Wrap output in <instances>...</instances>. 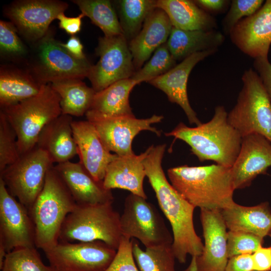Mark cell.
Returning a JSON list of instances; mask_svg holds the SVG:
<instances>
[{"mask_svg": "<svg viewBox=\"0 0 271 271\" xmlns=\"http://www.w3.org/2000/svg\"><path fill=\"white\" fill-rule=\"evenodd\" d=\"M120 223L122 236L136 238L146 248L173 243V237L156 208L138 195L126 197Z\"/></svg>", "mask_w": 271, "mask_h": 271, "instance_id": "30bf717a", "label": "cell"}, {"mask_svg": "<svg viewBox=\"0 0 271 271\" xmlns=\"http://www.w3.org/2000/svg\"><path fill=\"white\" fill-rule=\"evenodd\" d=\"M263 238L254 234L238 231L227 232L228 258L242 254H252L262 246Z\"/></svg>", "mask_w": 271, "mask_h": 271, "instance_id": "74e56055", "label": "cell"}, {"mask_svg": "<svg viewBox=\"0 0 271 271\" xmlns=\"http://www.w3.org/2000/svg\"><path fill=\"white\" fill-rule=\"evenodd\" d=\"M217 51L212 50L194 53L167 73L148 82L164 92L170 102L179 105L185 113L190 124L199 125L202 122L188 99L187 83L189 75L197 64Z\"/></svg>", "mask_w": 271, "mask_h": 271, "instance_id": "d6986e66", "label": "cell"}, {"mask_svg": "<svg viewBox=\"0 0 271 271\" xmlns=\"http://www.w3.org/2000/svg\"><path fill=\"white\" fill-rule=\"evenodd\" d=\"M253 66L271 99V63L268 58H258L254 59Z\"/></svg>", "mask_w": 271, "mask_h": 271, "instance_id": "60d3db41", "label": "cell"}, {"mask_svg": "<svg viewBox=\"0 0 271 271\" xmlns=\"http://www.w3.org/2000/svg\"><path fill=\"white\" fill-rule=\"evenodd\" d=\"M85 17L99 27L106 37L122 35L119 20L111 2L108 0H72Z\"/></svg>", "mask_w": 271, "mask_h": 271, "instance_id": "1f68e13d", "label": "cell"}, {"mask_svg": "<svg viewBox=\"0 0 271 271\" xmlns=\"http://www.w3.org/2000/svg\"><path fill=\"white\" fill-rule=\"evenodd\" d=\"M251 257L254 271H271V246L260 247Z\"/></svg>", "mask_w": 271, "mask_h": 271, "instance_id": "b9f144b4", "label": "cell"}, {"mask_svg": "<svg viewBox=\"0 0 271 271\" xmlns=\"http://www.w3.org/2000/svg\"><path fill=\"white\" fill-rule=\"evenodd\" d=\"M3 271H58L51 265H46L36 247H21L7 253Z\"/></svg>", "mask_w": 271, "mask_h": 271, "instance_id": "836d02e7", "label": "cell"}, {"mask_svg": "<svg viewBox=\"0 0 271 271\" xmlns=\"http://www.w3.org/2000/svg\"><path fill=\"white\" fill-rule=\"evenodd\" d=\"M221 211L229 230L251 233L262 238L271 230V210L267 202L249 207L235 203Z\"/></svg>", "mask_w": 271, "mask_h": 271, "instance_id": "4316f807", "label": "cell"}, {"mask_svg": "<svg viewBox=\"0 0 271 271\" xmlns=\"http://www.w3.org/2000/svg\"><path fill=\"white\" fill-rule=\"evenodd\" d=\"M271 167V143L264 136L252 133L242 138L240 149L231 167L234 189L249 186L259 175Z\"/></svg>", "mask_w": 271, "mask_h": 271, "instance_id": "ac0fdd59", "label": "cell"}, {"mask_svg": "<svg viewBox=\"0 0 271 271\" xmlns=\"http://www.w3.org/2000/svg\"><path fill=\"white\" fill-rule=\"evenodd\" d=\"M53 166L48 171L43 188L29 211L35 226L36 246L44 252L59 242L64 220L77 205Z\"/></svg>", "mask_w": 271, "mask_h": 271, "instance_id": "277c9868", "label": "cell"}, {"mask_svg": "<svg viewBox=\"0 0 271 271\" xmlns=\"http://www.w3.org/2000/svg\"><path fill=\"white\" fill-rule=\"evenodd\" d=\"M58 0H19L7 6L5 14L27 41L36 43L49 31L51 22L67 10Z\"/></svg>", "mask_w": 271, "mask_h": 271, "instance_id": "4fadbf2b", "label": "cell"}, {"mask_svg": "<svg viewBox=\"0 0 271 271\" xmlns=\"http://www.w3.org/2000/svg\"><path fill=\"white\" fill-rule=\"evenodd\" d=\"M53 163L48 154L35 146L0 172L10 194L29 211L43 188Z\"/></svg>", "mask_w": 271, "mask_h": 271, "instance_id": "9c48e42d", "label": "cell"}, {"mask_svg": "<svg viewBox=\"0 0 271 271\" xmlns=\"http://www.w3.org/2000/svg\"><path fill=\"white\" fill-rule=\"evenodd\" d=\"M72 127L79 163L96 181L102 182L107 166L117 155L106 148L90 121L73 120Z\"/></svg>", "mask_w": 271, "mask_h": 271, "instance_id": "ffe728a7", "label": "cell"}, {"mask_svg": "<svg viewBox=\"0 0 271 271\" xmlns=\"http://www.w3.org/2000/svg\"><path fill=\"white\" fill-rule=\"evenodd\" d=\"M0 246L7 253L36 247L35 230L27 208L12 195L0 179Z\"/></svg>", "mask_w": 271, "mask_h": 271, "instance_id": "5bb4252c", "label": "cell"}, {"mask_svg": "<svg viewBox=\"0 0 271 271\" xmlns=\"http://www.w3.org/2000/svg\"><path fill=\"white\" fill-rule=\"evenodd\" d=\"M60 45L72 56L79 60H85L83 46L76 36H71L66 43L60 42Z\"/></svg>", "mask_w": 271, "mask_h": 271, "instance_id": "f6af8a7d", "label": "cell"}, {"mask_svg": "<svg viewBox=\"0 0 271 271\" xmlns=\"http://www.w3.org/2000/svg\"><path fill=\"white\" fill-rule=\"evenodd\" d=\"M227 115L223 106H217L208 122L194 127L180 122L165 134L185 142L200 161H212L231 168L239 154L242 137L229 123Z\"/></svg>", "mask_w": 271, "mask_h": 271, "instance_id": "3957f363", "label": "cell"}, {"mask_svg": "<svg viewBox=\"0 0 271 271\" xmlns=\"http://www.w3.org/2000/svg\"><path fill=\"white\" fill-rule=\"evenodd\" d=\"M71 116L61 114L40 133L36 147L46 152L54 164L69 161L78 155Z\"/></svg>", "mask_w": 271, "mask_h": 271, "instance_id": "cb8c5ba5", "label": "cell"}, {"mask_svg": "<svg viewBox=\"0 0 271 271\" xmlns=\"http://www.w3.org/2000/svg\"><path fill=\"white\" fill-rule=\"evenodd\" d=\"M117 250L101 241L73 243L59 241L44 253L58 271H104Z\"/></svg>", "mask_w": 271, "mask_h": 271, "instance_id": "7c38bea8", "label": "cell"}, {"mask_svg": "<svg viewBox=\"0 0 271 271\" xmlns=\"http://www.w3.org/2000/svg\"><path fill=\"white\" fill-rule=\"evenodd\" d=\"M166 148V144L149 147L144 164L159 205L171 226L174 254L180 263H184L188 254L200 255L204 244L194 226L195 207L168 181L163 169L162 162Z\"/></svg>", "mask_w": 271, "mask_h": 271, "instance_id": "6da1fadb", "label": "cell"}, {"mask_svg": "<svg viewBox=\"0 0 271 271\" xmlns=\"http://www.w3.org/2000/svg\"><path fill=\"white\" fill-rule=\"evenodd\" d=\"M112 202L77 204L65 218L59 241H101L117 250L122 235L120 215Z\"/></svg>", "mask_w": 271, "mask_h": 271, "instance_id": "5b68a950", "label": "cell"}, {"mask_svg": "<svg viewBox=\"0 0 271 271\" xmlns=\"http://www.w3.org/2000/svg\"><path fill=\"white\" fill-rule=\"evenodd\" d=\"M149 148L139 155L117 156L107 166L103 180L107 190L120 189L147 199L144 189L146 173L144 161Z\"/></svg>", "mask_w": 271, "mask_h": 271, "instance_id": "603a6c76", "label": "cell"}, {"mask_svg": "<svg viewBox=\"0 0 271 271\" xmlns=\"http://www.w3.org/2000/svg\"><path fill=\"white\" fill-rule=\"evenodd\" d=\"M176 62L165 43L155 50L149 61L136 71L130 78L137 85L143 82H148L167 73L177 65Z\"/></svg>", "mask_w": 271, "mask_h": 271, "instance_id": "e575fe53", "label": "cell"}, {"mask_svg": "<svg viewBox=\"0 0 271 271\" xmlns=\"http://www.w3.org/2000/svg\"><path fill=\"white\" fill-rule=\"evenodd\" d=\"M112 3L122 35L128 43L138 35L147 17L157 8L154 0H119Z\"/></svg>", "mask_w": 271, "mask_h": 271, "instance_id": "4dcf8cb0", "label": "cell"}, {"mask_svg": "<svg viewBox=\"0 0 271 271\" xmlns=\"http://www.w3.org/2000/svg\"><path fill=\"white\" fill-rule=\"evenodd\" d=\"M172 28L169 17L161 9L156 8L148 15L140 33L128 43L136 71L167 42Z\"/></svg>", "mask_w": 271, "mask_h": 271, "instance_id": "7402d4cb", "label": "cell"}, {"mask_svg": "<svg viewBox=\"0 0 271 271\" xmlns=\"http://www.w3.org/2000/svg\"><path fill=\"white\" fill-rule=\"evenodd\" d=\"M194 2L207 13L220 12L225 10L229 2L225 0H195Z\"/></svg>", "mask_w": 271, "mask_h": 271, "instance_id": "bcb514c9", "label": "cell"}, {"mask_svg": "<svg viewBox=\"0 0 271 271\" xmlns=\"http://www.w3.org/2000/svg\"><path fill=\"white\" fill-rule=\"evenodd\" d=\"M2 271H3V270H2Z\"/></svg>", "mask_w": 271, "mask_h": 271, "instance_id": "681fc988", "label": "cell"}, {"mask_svg": "<svg viewBox=\"0 0 271 271\" xmlns=\"http://www.w3.org/2000/svg\"><path fill=\"white\" fill-rule=\"evenodd\" d=\"M43 84L28 70L10 66L0 68V105L1 108L16 104L37 95Z\"/></svg>", "mask_w": 271, "mask_h": 271, "instance_id": "f1b7e54d", "label": "cell"}, {"mask_svg": "<svg viewBox=\"0 0 271 271\" xmlns=\"http://www.w3.org/2000/svg\"><path fill=\"white\" fill-rule=\"evenodd\" d=\"M133 240L122 236L116 254L104 271H140L132 252Z\"/></svg>", "mask_w": 271, "mask_h": 271, "instance_id": "ab89813d", "label": "cell"}, {"mask_svg": "<svg viewBox=\"0 0 271 271\" xmlns=\"http://www.w3.org/2000/svg\"><path fill=\"white\" fill-rule=\"evenodd\" d=\"M269 235V236H270V238H271V230H270V232H269V235Z\"/></svg>", "mask_w": 271, "mask_h": 271, "instance_id": "c3c4849f", "label": "cell"}, {"mask_svg": "<svg viewBox=\"0 0 271 271\" xmlns=\"http://www.w3.org/2000/svg\"><path fill=\"white\" fill-rule=\"evenodd\" d=\"M242 87L227 119L242 137L260 134L271 143V99L258 74L252 68L241 77Z\"/></svg>", "mask_w": 271, "mask_h": 271, "instance_id": "52a82bcc", "label": "cell"}, {"mask_svg": "<svg viewBox=\"0 0 271 271\" xmlns=\"http://www.w3.org/2000/svg\"><path fill=\"white\" fill-rule=\"evenodd\" d=\"M18 31L11 22L0 21V51L1 55L12 58H24L28 50L19 38Z\"/></svg>", "mask_w": 271, "mask_h": 271, "instance_id": "8d00e7d4", "label": "cell"}, {"mask_svg": "<svg viewBox=\"0 0 271 271\" xmlns=\"http://www.w3.org/2000/svg\"><path fill=\"white\" fill-rule=\"evenodd\" d=\"M53 167L77 204L113 202L111 190L104 187L103 181H96L79 162L69 161Z\"/></svg>", "mask_w": 271, "mask_h": 271, "instance_id": "44dd1931", "label": "cell"}, {"mask_svg": "<svg viewBox=\"0 0 271 271\" xmlns=\"http://www.w3.org/2000/svg\"><path fill=\"white\" fill-rule=\"evenodd\" d=\"M156 7L166 13L172 26L176 28L207 31L218 27L215 18L200 8L194 1L158 0Z\"/></svg>", "mask_w": 271, "mask_h": 271, "instance_id": "83f0119b", "label": "cell"}, {"mask_svg": "<svg viewBox=\"0 0 271 271\" xmlns=\"http://www.w3.org/2000/svg\"><path fill=\"white\" fill-rule=\"evenodd\" d=\"M224 40V35L216 29L184 30L173 27L166 43L173 58L182 61L197 52L218 50Z\"/></svg>", "mask_w": 271, "mask_h": 271, "instance_id": "484cf974", "label": "cell"}, {"mask_svg": "<svg viewBox=\"0 0 271 271\" xmlns=\"http://www.w3.org/2000/svg\"><path fill=\"white\" fill-rule=\"evenodd\" d=\"M136 85L131 78L125 79L96 92L91 106L85 114L87 120L93 121L133 115L129 96Z\"/></svg>", "mask_w": 271, "mask_h": 271, "instance_id": "d4e9b609", "label": "cell"}, {"mask_svg": "<svg viewBox=\"0 0 271 271\" xmlns=\"http://www.w3.org/2000/svg\"><path fill=\"white\" fill-rule=\"evenodd\" d=\"M95 52L99 59L92 65L87 78L96 92L130 78L136 72L128 42L122 35L99 38Z\"/></svg>", "mask_w": 271, "mask_h": 271, "instance_id": "8fae6325", "label": "cell"}, {"mask_svg": "<svg viewBox=\"0 0 271 271\" xmlns=\"http://www.w3.org/2000/svg\"><path fill=\"white\" fill-rule=\"evenodd\" d=\"M204 244L196 256L198 271H225L228 257L227 232L221 210L200 209Z\"/></svg>", "mask_w": 271, "mask_h": 271, "instance_id": "e0dca14e", "label": "cell"}, {"mask_svg": "<svg viewBox=\"0 0 271 271\" xmlns=\"http://www.w3.org/2000/svg\"><path fill=\"white\" fill-rule=\"evenodd\" d=\"M263 0H233L222 22V28L228 34L242 19L257 12L262 6Z\"/></svg>", "mask_w": 271, "mask_h": 271, "instance_id": "f35d334b", "label": "cell"}, {"mask_svg": "<svg viewBox=\"0 0 271 271\" xmlns=\"http://www.w3.org/2000/svg\"><path fill=\"white\" fill-rule=\"evenodd\" d=\"M132 252L140 271H176L175 256L172 244L142 249L138 242L133 240Z\"/></svg>", "mask_w": 271, "mask_h": 271, "instance_id": "d6a6232c", "label": "cell"}, {"mask_svg": "<svg viewBox=\"0 0 271 271\" xmlns=\"http://www.w3.org/2000/svg\"><path fill=\"white\" fill-rule=\"evenodd\" d=\"M225 271H254L251 254L239 255L229 258Z\"/></svg>", "mask_w": 271, "mask_h": 271, "instance_id": "ee69618b", "label": "cell"}, {"mask_svg": "<svg viewBox=\"0 0 271 271\" xmlns=\"http://www.w3.org/2000/svg\"><path fill=\"white\" fill-rule=\"evenodd\" d=\"M167 173L172 185L195 208L222 210L235 203L230 167L184 165L171 168Z\"/></svg>", "mask_w": 271, "mask_h": 271, "instance_id": "7a4b0ae2", "label": "cell"}, {"mask_svg": "<svg viewBox=\"0 0 271 271\" xmlns=\"http://www.w3.org/2000/svg\"><path fill=\"white\" fill-rule=\"evenodd\" d=\"M21 156L17 134L3 112H0V172Z\"/></svg>", "mask_w": 271, "mask_h": 271, "instance_id": "d590c367", "label": "cell"}, {"mask_svg": "<svg viewBox=\"0 0 271 271\" xmlns=\"http://www.w3.org/2000/svg\"><path fill=\"white\" fill-rule=\"evenodd\" d=\"M162 115L154 114L147 118H137L134 115L121 116L90 121L94 126L106 148L119 156L134 154L132 143L134 137L143 130H149L158 136L161 131L152 125L160 122Z\"/></svg>", "mask_w": 271, "mask_h": 271, "instance_id": "9a60e30c", "label": "cell"}, {"mask_svg": "<svg viewBox=\"0 0 271 271\" xmlns=\"http://www.w3.org/2000/svg\"><path fill=\"white\" fill-rule=\"evenodd\" d=\"M183 271H198L196 256H192V258L189 266Z\"/></svg>", "mask_w": 271, "mask_h": 271, "instance_id": "7dc6e473", "label": "cell"}, {"mask_svg": "<svg viewBox=\"0 0 271 271\" xmlns=\"http://www.w3.org/2000/svg\"><path fill=\"white\" fill-rule=\"evenodd\" d=\"M92 65L88 60H79L70 55L49 30L35 43L29 71L41 84L87 77Z\"/></svg>", "mask_w": 271, "mask_h": 271, "instance_id": "ba28073f", "label": "cell"}, {"mask_svg": "<svg viewBox=\"0 0 271 271\" xmlns=\"http://www.w3.org/2000/svg\"><path fill=\"white\" fill-rule=\"evenodd\" d=\"M231 42L255 59L268 58L271 45V0L250 16L240 21L229 34Z\"/></svg>", "mask_w": 271, "mask_h": 271, "instance_id": "2e32d148", "label": "cell"}, {"mask_svg": "<svg viewBox=\"0 0 271 271\" xmlns=\"http://www.w3.org/2000/svg\"><path fill=\"white\" fill-rule=\"evenodd\" d=\"M60 101L59 95L48 83L42 85L37 95L1 108L17 134L21 155L35 148L44 127L62 114Z\"/></svg>", "mask_w": 271, "mask_h": 271, "instance_id": "8992f818", "label": "cell"}, {"mask_svg": "<svg viewBox=\"0 0 271 271\" xmlns=\"http://www.w3.org/2000/svg\"><path fill=\"white\" fill-rule=\"evenodd\" d=\"M85 16L81 13L79 16L75 17H68L66 16L64 13L60 14L57 18L59 21V27L64 30L67 34L74 36L79 32L81 30L82 19Z\"/></svg>", "mask_w": 271, "mask_h": 271, "instance_id": "7bdbcfd3", "label": "cell"}, {"mask_svg": "<svg viewBox=\"0 0 271 271\" xmlns=\"http://www.w3.org/2000/svg\"><path fill=\"white\" fill-rule=\"evenodd\" d=\"M50 84L60 97L62 114L77 117L85 115L96 93L92 87L79 79L62 80Z\"/></svg>", "mask_w": 271, "mask_h": 271, "instance_id": "f546056e", "label": "cell"}]
</instances>
